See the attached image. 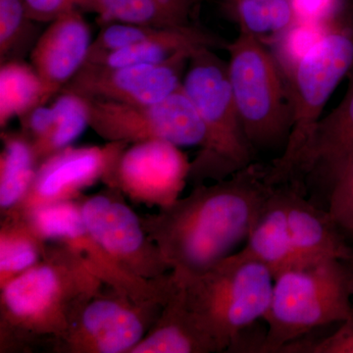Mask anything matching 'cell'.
I'll list each match as a JSON object with an SVG mask.
<instances>
[{
	"instance_id": "cell-1",
	"label": "cell",
	"mask_w": 353,
	"mask_h": 353,
	"mask_svg": "<svg viewBox=\"0 0 353 353\" xmlns=\"http://www.w3.org/2000/svg\"><path fill=\"white\" fill-rule=\"evenodd\" d=\"M253 162L212 185L199 183L157 215L141 218L176 283L199 275L246 241L276 185Z\"/></svg>"
},
{
	"instance_id": "cell-2",
	"label": "cell",
	"mask_w": 353,
	"mask_h": 353,
	"mask_svg": "<svg viewBox=\"0 0 353 353\" xmlns=\"http://www.w3.org/2000/svg\"><path fill=\"white\" fill-rule=\"evenodd\" d=\"M102 287L103 283L68 248L46 245L38 264L0 288L1 343L28 345L46 339L57 343Z\"/></svg>"
},
{
	"instance_id": "cell-3",
	"label": "cell",
	"mask_w": 353,
	"mask_h": 353,
	"mask_svg": "<svg viewBox=\"0 0 353 353\" xmlns=\"http://www.w3.org/2000/svg\"><path fill=\"white\" fill-rule=\"evenodd\" d=\"M210 48L194 51L183 80L199 114L204 139L192 161L189 181L199 185L221 181L254 162L255 150L246 138L228 76L227 62Z\"/></svg>"
},
{
	"instance_id": "cell-4",
	"label": "cell",
	"mask_w": 353,
	"mask_h": 353,
	"mask_svg": "<svg viewBox=\"0 0 353 353\" xmlns=\"http://www.w3.org/2000/svg\"><path fill=\"white\" fill-rule=\"evenodd\" d=\"M274 279L266 265L241 250L199 275L175 283L220 352H228L243 331L264 320Z\"/></svg>"
},
{
	"instance_id": "cell-5",
	"label": "cell",
	"mask_w": 353,
	"mask_h": 353,
	"mask_svg": "<svg viewBox=\"0 0 353 353\" xmlns=\"http://www.w3.org/2000/svg\"><path fill=\"white\" fill-rule=\"evenodd\" d=\"M352 296L345 260H318L283 271L274 279L261 352H281L313 330L343 321L353 310Z\"/></svg>"
},
{
	"instance_id": "cell-6",
	"label": "cell",
	"mask_w": 353,
	"mask_h": 353,
	"mask_svg": "<svg viewBox=\"0 0 353 353\" xmlns=\"http://www.w3.org/2000/svg\"><path fill=\"white\" fill-rule=\"evenodd\" d=\"M353 67V18L343 12L294 65L289 81L292 127L284 152L268 165L273 185L294 182L297 164L330 97Z\"/></svg>"
},
{
	"instance_id": "cell-7",
	"label": "cell",
	"mask_w": 353,
	"mask_h": 353,
	"mask_svg": "<svg viewBox=\"0 0 353 353\" xmlns=\"http://www.w3.org/2000/svg\"><path fill=\"white\" fill-rule=\"evenodd\" d=\"M228 76L246 138L255 152L283 146L292 127L287 76L264 39L240 32L227 43Z\"/></svg>"
},
{
	"instance_id": "cell-8",
	"label": "cell",
	"mask_w": 353,
	"mask_h": 353,
	"mask_svg": "<svg viewBox=\"0 0 353 353\" xmlns=\"http://www.w3.org/2000/svg\"><path fill=\"white\" fill-rule=\"evenodd\" d=\"M87 101L90 127L108 143L132 145L163 141L181 148H199L203 143V126L183 85L154 103L127 104L94 99Z\"/></svg>"
},
{
	"instance_id": "cell-9",
	"label": "cell",
	"mask_w": 353,
	"mask_h": 353,
	"mask_svg": "<svg viewBox=\"0 0 353 353\" xmlns=\"http://www.w3.org/2000/svg\"><path fill=\"white\" fill-rule=\"evenodd\" d=\"M46 241L65 246L113 292L139 303L165 304L176 289L171 273L157 281L134 277L116 264L92 238L83 222L81 204L75 201L58 202L26 215Z\"/></svg>"
},
{
	"instance_id": "cell-10",
	"label": "cell",
	"mask_w": 353,
	"mask_h": 353,
	"mask_svg": "<svg viewBox=\"0 0 353 353\" xmlns=\"http://www.w3.org/2000/svg\"><path fill=\"white\" fill-rule=\"evenodd\" d=\"M117 192L109 189L81 203L88 231L108 256L134 277L148 281L167 277L170 270L146 234L143 220L116 196Z\"/></svg>"
},
{
	"instance_id": "cell-11",
	"label": "cell",
	"mask_w": 353,
	"mask_h": 353,
	"mask_svg": "<svg viewBox=\"0 0 353 353\" xmlns=\"http://www.w3.org/2000/svg\"><path fill=\"white\" fill-rule=\"evenodd\" d=\"M163 305L137 303L115 292L103 296L101 292L83 306L55 348L72 353H131Z\"/></svg>"
},
{
	"instance_id": "cell-12",
	"label": "cell",
	"mask_w": 353,
	"mask_h": 353,
	"mask_svg": "<svg viewBox=\"0 0 353 353\" xmlns=\"http://www.w3.org/2000/svg\"><path fill=\"white\" fill-rule=\"evenodd\" d=\"M194 51H182L159 63L123 66L85 63L62 90L87 99L120 103H154L182 88Z\"/></svg>"
},
{
	"instance_id": "cell-13",
	"label": "cell",
	"mask_w": 353,
	"mask_h": 353,
	"mask_svg": "<svg viewBox=\"0 0 353 353\" xmlns=\"http://www.w3.org/2000/svg\"><path fill=\"white\" fill-rule=\"evenodd\" d=\"M190 167L187 154L168 141L132 143L121 154L108 187L139 203L167 208L180 199Z\"/></svg>"
},
{
	"instance_id": "cell-14",
	"label": "cell",
	"mask_w": 353,
	"mask_h": 353,
	"mask_svg": "<svg viewBox=\"0 0 353 353\" xmlns=\"http://www.w3.org/2000/svg\"><path fill=\"white\" fill-rule=\"evenodd\" d=\"M129 145L115 141L103 146L70 145L46 158L39 164L25 199L11 213L26 216L43 206L75 201L99 180L108 185L121 154Z\"/></svg>"
},
{
	"instance_id": "cell-15",
	"label": "cell",
	"mask_w": 353,
	"mask_h": 353,
	"mask_svg": "<svg viewBox=\"0 0 353 353\" xmlns=\"http://www.w3.org/2000/svg\"><path fill=\"white\" fill-rule=\"evenodd\" d=\"M101 43L106 50L110 51L88 58L87 63L108 66L159 63L185 50L226 48L228 41L194 24L155 28L113 22L104 26Z\"/></svg>"
},
{
	"instance_id": "cell-16",
	"label": "cell",
	"mask_w": 353,
	"mask_h": 353,
	"mask_svg": "<svg viewBox=\"0 0 353 353\" xmlns=\"http://www.w3.org/2000/svg\"><path fill=\"white\" fill-rule=\"evenodd\" d=\"M92 41L90 25L80 9L50 23L30 53L41 79L43 104L50 103L87 63Z\"/></svg>"
},
{
	"instance_id": "cell-17",
	"label": "cell",
	"mask_w": 353,
	"mask_h": 353,
	"mask_svg": "<svg viewBox=\"0 0 353 353\" xmlns=\"http://www.w3.org/2000/svg\"><path fill=\"white\" fill-rule=\"evenodd\" d=\"M290 241L301 263L324 259L347 260L353 245L326 209L303 196L297 183H283Z\"/></svg>"
},
{
	"instance_id": "cell-18",
	"label": "cell",
	"mask_w": 353,
	"mask_h": 353,
	"mask_svg": "<svg viewBox=\"0 0 353 353\" xmlns=\"http://www.w3.org/2000/svg\"><path fill=\"white\" fill-rule=\"evenodd\" d=\"M220 352L217 343L185 304L176 289L161 309L157 321L131 353Z\"/></svg>"
},
{
	"instance_id": "cell-19",
	"label": "cell",
	"mask_w": 353,
	"mask_h": 353,
	"mask_svg": "<svg viewBox=\"0 0 353 353\" xmlns=\"http://www.w3.org/2000/svg\"><path fill=\"white\" fill-rule=\"evenodd\" d=\"M241 250L266 265L274 278L287 269L303 264L290 241L284 185H276L267 197Z\"/></svg>"
},
{
	"instance_id": "cell-20",
	"label": "cell",
	"mask_w": 353,
	"mask_h": 353,
	"mask_svg": "<svg viewBox=\"0 0 353 353\" xmlns=\"http://www.w3.org/2000/svg\"><path fill=\"white\" fill-rule=\"evenodd\" d=\"M347 94L338 106L321 118L297 164L294 181L304 179L315 166L353 152V67L348 73Z\"/></svg>"
},
{
	"instance_id": "cell-21",
	"label": "cell",
	"mask_w": 353,
	"mask_h": 353,
	"mask_svg": "<svg viewBox=\"0 0 353 353\" xmlns=\"http://www.w3.org/2000/svg\"><path fill=\"white\" fill-rule=\"evenodd\" d=\"M0 152V208L13 212L31 187L39 161L32 141L19 132H1Z\"/></svg>"
},
{
	"instance_id": "cell-22",
	"label": "cell",
	"mask_w": 353,
	"mask_h": 353,
	"mask_svg": "<svg viewBox=\"0 0 353 353\" xmlns=\"http://www.w3.org/2000/svg\"><path fill=\"white\" fill-rule=\"evenodd\" d=\"M46 243L27 217L6 214L0 228V288L38 264Z\"/></svg>"
},
{
	"instance_id": "cell-23",
	"label": "cell",
	"mask_w": 353,
	"mask_h": 353,
	"mask_svg": "<svg viewBox=\"0 0 353 353\" xmlns=\"http://www.w3.org/2000/svg\"><path fill=\"white\" fill-rule=\"evenodd\" d=\"M41 79L32 64L24 60L4 62L0 66V127L14 118L43 105Z\"/></svg>"
},
{
	"instance_id": "cell-24",
	"label": "cell",
	"mask_w": 353,
	"mask_h": 353,
	"mask_svg": "<svg viewBox=\"0 0 353 353\" xmlns=\"http://www.w3.org/2000/svg\"><path fill=\"white\" fill-rule=\"evenodd\" d=\"M314 176L324 185L326 209L353 245V152L315 166L305 179Z\"/></svg>"
},
{
	"instance_id": "cell-25",
	"label": "cell",
	"mask_w": 353,
	"mask_h": 353,
	"mask_svg": "<svg viewBox=\"0 0 353 353\" xmlns=\"http://www.w3.org/2000/svg\"><path fill=\"white\" fill-rule=\"evenodd\" d=\"M54 123L50 132L38 143H32L39 163L43 159L72 145L90 127L87 99L62 90L52 102Z\"/></svg>"
},
{
	"instance_id": "cell-26",
	"label": "cell",
	"mask_w": 353,
	"mask_h": 353,
	"mask_svg": "<svg viewBox=\"0 0 353 353\" xmlns=\"http://www.w3.org/2000/svg\"><path fill=\"white\" fill-rule=\"evenodd\" d=\"M37 24L25 0H0V64L31 53L41 34Z\"/></svg>"
},
{
	"instance_id": "cell-27",
	"label": "cell",
	"mask_w": 353,
	"mask_h": 353,
	"mask_svg": "<svg viewBox=\"0 0 353 353\" xmlns=\"http://www.w3.org/2000/svg\"><path fill=\"white\" fill-rule=\"evenodd\" d=\"M330 24L296 22L284 32L274 37L276 50L272 51L287 78L299 59L322 38Z\"/></svg>"
},
{
	"instance_id": "cell-28",
	"label": "cell",
	"mask_w": 353,
	"mask_h": 353,
	"mask_svg": "<svg viewBox=\"0 0 353 353\" xmlns=\"http://www.w3.org/2000/svg\"><path fill=\"white\" fill-rule=\"evenodd\" d=\"M297 22L327 25L340 17L345 0H290Z\"/></svg>"
},
{
	"instance_id": "cell-29",
	"label": "cell",
	"mask_w": 353,
	"mask_h": 353,
	"mask_svg": "<svg viewBox=\"0 0 353 353\" xmlns=\"http://www.w3.org/2000/svg\"><path fill=\"white\" fill-rule=\"evenodd\" d=\"M333 334L313 343H305L301 352L353 353V310Z\"/></svg>"
},
{
	"instance_id": "cell-30",
	"label": "cell",
	"mask_w": 353,
	"mask_h": 353,
	"mask_svg": "<svg viewBox=\"0 0 353 353\" xmlns=\"http://www.w3.org/2000/svg\"><path fill=\"white\" fill-rule=\"evenodd\" d=\"M55 112L52 104L36 106L19 118L23 134L32 143H38L50 132L54 123Z\"/></svg>"
},
{
	"instance_id": "cell-31",
	"label": "cell",
	"mask_w": 353,
	"mask_h": 353,
	"mask_svg": "<svg viewBox=\"0 0 353 353\" xmlns=\"http://www.w3.org/2000/svg\"><path fill=\"white\" fill-rule=\"evenodd\" d=\"M30 17L39 24L57 20L65 13L79 9L74 0H25Z\"/></svg>"
},
{
	"instance_id": "cell-32",
	"label": "cell",
	"mask_w": 353,
	"mask_h": 353,
	"mask_svg": "<svg viewBox=\"0 0 353 353\" xmlns=\"http://www.w3.org/2000/svg\"><path fill=\"white\" fill-rule=\"evenodd\" d=\"M81 11L94 13V0H74Z\"/></svg>"
},
{
	"instance_id": "cell-33",
	"label": "cell",
	"mask_w": 353,
	"mask_h": 353,
	"mask_svg": "<svg viewBox=\"0 0 353 353\" xmlns=\"http://www.w3.org/2000/svg\"><path fill=\"white\" fill-rule=\"evenodd\" d=\"M345 261L347 265L348 272H350V285H352V292L353 294V254L350 259L345 260Z\"/></svg>"
},
{
	"instance_id": "cell-34",
	"label": "cell",
	"mask_w": 353,
	"mask_h": 353,
	"mask_svg": "<svg viewBox=\"0 0 353 353\" xmlns=\"http://www.w3.org/2000/svg\"><path fill=\"white\" fill-rule=\"evenodd\" d=\"M261 1H270V0H261Z\"/></svg>"
},
{
	"instance_id": "cell-35",
	"label": "cell",
	"mask_w": 353,
	"mask_h": 353,
	"mask_svg": "<svg viewBox=\"0 0 353 353\" xmlns=\"http://www.w3.org/2000/svg\"><path fill=\"white\" fill-rule=\"evenodd\" d=\"M352 17H353V16H352Z\"/></svg>"
}]
</instances>
